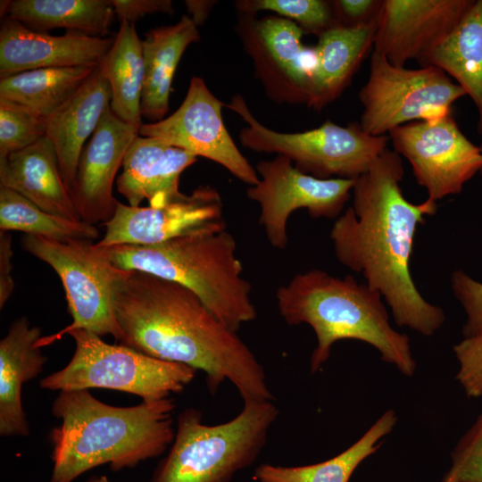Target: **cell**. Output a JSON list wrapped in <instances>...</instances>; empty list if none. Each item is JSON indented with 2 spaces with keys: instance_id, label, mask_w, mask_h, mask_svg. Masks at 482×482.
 I'll return each instance as SVG.
<instances>
[{
  "instance_id": "1",
  "label": "cell",
  "mask_w": 482,
  "mask_h": 482,
  "mask_svg": "<svg viewBox=\"0 0 482 482\" xmlns=\"http://www.w3.org/2000/svg\"><path fill=\"white\" fill-rule=\"evenodd\" d=\"M403 175L401 155L386 148L354 179L352 206L335 220L329 237L339 263L381 295L398 326L431 337L445 323V312L420 294L410 262L417 229L437 203L407 200Z\"/></svg>"
},
{
  "instance_id": "2",
  "label": "cell",
  "mask_w": 482,
  "mask_h": 482,
  "mask_svg": "<svg viewBox=\"0 0 482 482\" xmlns=\"http://www.w3.org/2000/svg\"><path fill=\"white\" fill-rule=\"evenodd\" d=\"M113 308L120 345L203 371L212 395L228 379L243 401L273 400L254 353L184 286L125 270L114 287Z\"/></svg>"
},
{
  "instance_id": "3",
  "label": "cell",
  "mask_w": 482,
  "mask_h": 482,
  "mask_svg": "<svg viewBox=\"0 0 482 482\" xmlns=\"http://www.w3.org/2000/svg\"><path fill=\"white\" fill-rule=\"evenodd\" d=\"M175 407L172 397L119 407L87 389L59 392L52 404L61 423L50 433V482H72L104 464L118 471L161 455L175 436Z\"/></svg>"
},
{
  "instance_id": "4",
  "label": "cell",
  "mask_w": 482,
  "mask_h": 482,
  "mask_svg": "<svg viewBox=\"0 0 482 482\" xmlns=\"http://www.w3.org/2000/svg\"><path fill=\"white\" fill-rule=\"evenodd\" d=\"M276 300L288 325L305 323L313 329L317 345L310 360L312 373L328 360L333 345L344 339L373 346L404 376L415 373L409 337L392 327L381 295L367 283L312 269L279 287Z\"/></svg>"
},
{
  "instance_id": "5",
  "label": "cell",
  "mask_w": 482,
  "mask_h": 482,
  "mask_svg": "<svg viewBox=\"0 0 482 482\" xmlns=\"http://www.w3.org/2000/svg\"><path fill=\"white\" fill-rule=\"evenodd\" d=\"M94 246L118 268L146 272L188 288L235 332L257 317L251 284L237 256L236 239L227 229L150 245Z\"/></svg>"
},
{
  "instance_id": "6",
  "label": "cell",
  "mask_w": 482,
  "mask_h": 482,
  "mask_svg": "<svg viewBox=\"0 0 482 482\" xmlns=\"http://www.w3.org/2000/svg\"><path fill=\"white\" fill-rule=\"evenodd\" d=\"M278 414L271 400H245L232 420L207 425L199 410L187 408L150 482H229L256 460Z\"/></svg>"
},
{
  "instance_id": "7",
  "label": "cell",
  "mask_w": 482,
  "mask_h": 482,
  "mask_svg": "<svg viewBox=\"0 0 482 482\" xmlns=\"http://www.w3.org/2000/svg\"><path fill=\"white\" fill-rule=\"evenodd\" d=\"M74 353L62 369L40 380L43 389L69 391L106 388L155 402L179 394L195 376L193 368L159 360L122 345H109L84 329L68 333Z\"/></svg>"
},
{
  "instance_id": "8",
  "label": "cell",
  "mask_w": 482,
  "mask_h": 482,
  "mask_svg": "<svg viewBox=\"0 0 482 482\" xmlns=\"http://www.w3.org/2000/svg\"><path fill=\"white\" fill-rule=\"evenodd\" d=\"M225 106L246 123L239 132L244 147L287 156L299 170L316 178L356 179L387 148L388 137L369 135L359 123L343 127L326 120L310 130L280 132L259 122L241 95Z\"/></svg>"
},
{
  "instance_id": "9",
  "label": "cell",
  "mask_w": 482,
  "mask_h": 482,
  "mask_svg": "<svg viewBox=\"0 0 482 482\" xmlns=\"http://www.w3.org/2000/svg\"><path fill=\"white\" fill-rule=\"evenodd\" d=\"M22 248L47 263L62 280L70 325L54 335L42 336L37 345L44 347L76 329L99 337H121L113 308L114 287L123 269L112 264L95 248L91 241H57L39 236L25 235Z\"/></svg>"
},
{
  "instance_id": "10",
  "label": "cell",
  "mask_w": 482,
  "mask_h": 482,
  "mask_svg": "<svg viewBox=\"0 0 482 482\" xmlns=\"http://www.w3.org/2000/svg\"><path fill=\"white\" fill-rule=\"evenodd\" d=\"M464 96V90L436 66L397 67L373 51L368 80L359 92V124L369 135L386 136L399 126L452 113L453 104Z\"/></svg>"
},
{
  "instance_id": "11",
  "label": "cell",
  "mask_w": 482,
  "mask_h": 482,
  "mask_svg": "<svg viewBox=\"0 0 482 482\" xmlns=\"http://www.w3.org/2000/svg\"><path fill=\"white\" fill-rule=\"evenodd\" d=\"M255 170L259 182L247 187L246 195L258 204L259 223L269 243L278 250L287 245V221L295 211L306 209L313 219L336 220L343 213L354 184V179L303 173L284 155L260 161Z\"/></svg>"
},
{
  "instance_id": "12",
  "label": "cell",
  "mask_w": 482,
  "mask_h": 482,
  "mask_svg": "<svg viewBox=\"0 0 482 482\" xmlns=\"http://www.w3.org/2000/svg\"><path fill=\"white\" fill-rule=\"evenodd\" d=\"M394 151L411 164L416 182L436 202L461 193L482 169V148L460 129L452 113L413 121L388 133Z\"/></svg>"
},
{
  "instance_id": "13",
  "label": "cell",
  "mask_w": 482,
  "mask_h": 482,
  "mask_svg": "<svg viewBox=\"0 0 482 482\" xmlns=\"http://www.w3.org/2000/svg\"><path fill=\"white\" fill-rule=\"evenodd\" d=\"M235 30L267 96L278 104H308L313 50L303 30L279 16L238 13Z\"/></svg>"
},
{
  "instance_id": "14",
  "label": "cell",
  "mask_w": 482,
  "mask_h": 482,
  "mask_svg": "<svg viewBox=\"0 0 482 482\" xmlns=\"http://www.w3.org/2000/svg\"><path fill=\"white\" fill-rule=\"evenodd\" d=\"M224 105L202 78L194 76L180 106L162 120L143 124L138 133L207 158L254 186L259 175L229 134L221 113Z\"/></svg>"
},
{
  "instance_id": "15",
  "label": "cell",
  "mask_w": 482,
  "mask_h": 482,
  "mask_svg": "<svg viewBox=\"0 0 482 482\" xmlns=\"http://www.w3.org/2000/svg\"><path fill=\"white\" fill-rule=\"evenodd\" d=\"M99 246L150 245L174 238L217 233L227 229L223 202L211 186H199L159 207L130 206L119 202L116 211L104 223Z\"/></svg>"
},
{
  "instance_id": "16",
  "label": "cell",
  "mask_w": 482,
  "mask_h": 482,
  "mask_svg": "<svg viewBox=\"0 0 482 482\" xmlns=\"http://www.w3.org/2000/svg\"><path fill=\"white\" fill-rule=\"evenodd\" d=\"M473 0H385L373 51L397 67L420 64L456 29Z\"/></svg>"
},
{
  "instance_id": "17",
  "label": "cell",
  "mask_w": 482,
  "mask_h": 482,
  "mask_svg": "<svg viewBox=\"0 0 482 482\" xmlns=\"http://www.w3.org/2000/svg\"><path fill=\"white\" fill-rule=\"evenodd\" d=\"M139 129L120 120L108 105L79 157L71 198L82 221L96 225L113 216L116 174Z\"/></svg>"
},
{
  "instance_id": "18",
  "label": "cell",
  "mask_w": 482,
  "mask_h": 482,
  "mask_svg": "<svg viewBox=\"0 0 482 482\" xmlns=\"http://www.w3.org/2000/svg\"><path fill=\"white\" fill-rule=\"evenodd\" d=\"M113 41L77 30L53 36L4 17L0 29V78L37 69L100 64Z\"/></svg>"
},
{
  "instance_id": "19",
  "label": "cell",
  "mask_w": 482,
  "mask_h": 482,
  "mask_svg": "<svg viewBox=\"0 0 482 482\" xmlns=\"http://www.w3.org/2000/svg\"><path fill=\"white\" fill-rule=\"evenodd\" d=\"M196 160L183 149L137 135L125 154L117 190L130 206H139L145 199L149 206H162L182 195L180 174Z\"/></svg>"
},
{
  "instance_id": "20",
  "label": "cell",
  "mask_w": 482,
  "mask_h": 482,
  "mask_svg": "<svg viewBox=\"0 0 482 482\" xmlns=\"http://www.w3.org/2000/svg\"><path fill=\"white\" fill-rule=\"evenodd\" d=\"M111 100V87L99 64L79 90L46 120V136L54 146L60 171L71 196L85 143Z\"/></svg>"
},
{
  "instance_id": "21",
  "label": "cell",
  "mask_w": 482,
  "mask_h": 482,
  "mask_svg": "<svg viewBox=\"0 0 482 482\" xmlns=\"http://www.w3.org/2000/svg\"><path fill=\"white\" fill-rule=\"evenodd\" d=\"M41 328L16 319L0 341V435L26 436L29 425L21 403L22 386L43 370L46 357L37 342Z\"/></svg>"
},
{
  "instance_id": "22",
  "label": "cell",
  "mask_w": 482,
  "mask_h": 482,
  "mask_svg": "<svg viewBox=\"0 0 482 482\" xmlns=\"http://www.w3.org/2000/svg\"><path fill=\"white\" fill-rule=\"evenodd\" d=\"M378 21V16L356 27L336 26L318 37L312 47L314 61L308 107L320 111L347 87L374 46Z\"/></svg>"
},
{
  "instance_id": "23",
  "label": "cell",
  "mask_w": 482,
  "mask_h": 482,
  "mask_svg": "<svg viewBox=\"0 0 482 482\" xmlns=\"http://www.w3.org/2000/svg\"><path fill=\"white\" fill-rule=\"evenodd\" d=\"M0 186L19 193L47 212L81 220L62 179L54 146L46 136L0 159Z\"/></svg>"
},
{
  "instance_id": "24",
  "label": "cell",
  "mask_w": 482,
  "mask_h": 482,
  "mask_svg": "<svg viewBox=\"0 0 482 482\" xmlns=\"http://www.w3.org/2000/svg\"><path fill=\"white\" fill-rule=\"evenodd\" d=\"M200 39L191 18L183 15L172 25L161 26L145 33L142 40L145 80L141 113L152 122L164 119L169 111L171 84L178 64L187 47Z\"/></svg>"
},
{
  "instance_id": "25",
  "label": "cell",
  "mask_w": 482,
  "mask_h": 482,
  "mask_svg": "<svg viewBox=\"0 0 482 482\" xmlns=\"http://www.w3.org/2000/svg\"><path fill=\"white\" fill-rule=\"evenodd\" d=\"M1 18L15 20L34 31L77 30L105 37L115 15L112 0L1 1Z\"/></svg>"
},
{
  "instance_id": "26",
  "label": "cell",
  "mask_w": 482,
  "mask_h": 482,
  "mask_svg": "<svg viewBox=\"0 0 482 482\" xmlns=\"http://www.w3.org/2000/svg\"><path fill=\"white\" fill-rule=\"evenodd\" d=\"M420 65L436 66L456 80L477 108L482 136V0H473L453 33Z\"/></svg>"
},
{
  "instance_id": "27",
  "label": "cell",
  "mask_w": 482,
  "mask_h": 482,
  "mask_svg": "<svg viewBox=\"0 0 482 482\" xmlns=\"http://www.w3.org/2000/svg\"><path fill=\"white\" fill-rule=\"evenodd\" d=\"M100 65L111 87L112 111L139 129L143 125L141 99L145 65L142 39L134 23L120 22L113 44Z\"/></svg>"
},
{
  "instance_id": "28",
  "label": "cell",
  "mask_w": 482,
  "mask_h": 482,
  "mask_svg": "<svg viewBox=\"0 0 482 482\" xmlns=\"http://www.w3.org/2000/svg\"><path fill=\"white\" fill-rule=\"evenodd\" d=\"M397 422L390 409L341 453L322 462L303 466H280L264 463L258 466L253 478L258 482H348L356 468L380 446Z\"/></svg>"
},
{
  "instance_id": "29",
  "label": "cell",
  "mask_w": 482,
  "mask_h": 482,
  "mask_svg": "<svg viewBox=\"0 0 482 482\" xmlns=\"http://www.w3.org/2000/svg\"><path fill=\"white\" fill-rule=\"evenodd\" d=\"M98 65L37 69L0 78V97L23 104L46 120L79 90Z\"/></svg>"
},
{
  "instance_id": "30",
  "label": "cell",
  "mask_w": 482,
  "mask_h": 482,
  "mask_svg": "<svg viewBox=\"0 0 482 482\" xmlns=\"http://www.w3.org/2000/svg\"><path fill=\"white\" fill-rule=\"evenodd\" d=\"M0 229L18 230L57 241H93L99 237L95 225L47 212L19 193L0 186Z\"/></svg>"
},
{
  "instance_id": "31",
  "label": "cell",
  "mask_w": 482,
  "mask_h": 482,
  "mask_svg": "<svg viewBox=\"0 0 482 482\" xmlns=\"http://www.w3.org/2000/svg\"><path fill=\"white\" fill-rule=\"evenodd\" d=\"M238 13L256 15L261 11L275 12L277 16L295 23L303 32L318 37L338 26L332 1L325 0H239L234 2Z\"/></svg>"
},
{
  "instance_id": "32",
  "label": "cell",
  "mask_w": 482,
  "mask_h": 482,
  "mask_svg": "<svg viewBox=\"0 0 482 482\" xmlns=\"http://www.w3.org/2000/svg\"><path fill=\"white\" fill-rule=\"evenodd\" d=\"M46 119L27 106L0 97V159L46 137Z\"/></svg>"
},
{
  "instance_id": "33",
  "label": "cell",
  "mask_w": 482,
  "mask_h": 482,
  "mask_svg": "<svg viewBox=\"0 0 482 482\" xmlns=\"http://www.w3.org/2000/svg\"><path fill=\"white\" fill-rule=\"evenodd\" d=\"M446 474L458 482H482V411L453 449Z\"/></svg>"
},
{
  "instance_id": "34",
  "label": "cell",
  "mask_w": 482,
  "mask_h": 482,
  "mask_svg": "<svg viewBox=\"0 0 482 482\" xmlns=\"http://www.w3.org/2000/svg\"><path fill=\"white\" fill-rule=\"evenodd\" d=\"M459 363L456 379L469 397H482V332L454 345Z\"/></svg>"
},
{
  "instance_id": "35",
  "label": "cell",
  "mask_w": 482,
  "mask_h": 482,
  "mask_svg": "<svg viewBox=\"0 0 482 482\" xmlns=\"http://www.w3.org/2000/svg\"><path fill=\"white\" fill-rule=\"evenodd\" d=\"M451 287L466 313L463 337L482 332V282L462 270H455L451 277Z\"/></svg>"
},
{
  "instance_id": "36",
  "label": "cell",
  "mask_w": 482,
  "mask_h": 482,
  "mask_svg": "<svg viewBox=\"0 0 482 482\" xmlns=\"http://www.w3.org/2000/svg\"><path fill=\"white\" fill-rule=\"evenodd\" d=\"M382 3L377 0H336L332 1V5L338 26L356 27L377 18Z\"/></svg>"
},
{
  "instance_id": "37",
  "label": "cell",
  "mask_w": 482,
  "mask_h": 482,
  "mask_svg": "<svg viewBox=\"0 0 482 482\" xmlns=\"http://www.w3.org/2000/svg\"><path fill=\"white\" fill-rule=\"evenodd\" d=\"M112 4L120 22L135 23L148 14L175 12L170 0H112Z\"/></svg>"
},
{
  "instance_id": "38",
  "label": "cell",
  "mask_w": 482,
  "mask_h": 482,
  "mask_svg": "<svg viewBox=\"0 0 482 482\" xmlns=\"http://www.w3.org/2000/svg\"><path fill=\"white\" fill-rule=\"evenodd\" d=\"M12 246L10 231H0V308L2 309L14 290L12 271Z\"/></svg>"
},
{
  "instance_id": "39",
  "label": "cell",
  "mask_w": 482,
  "mask_h": 482,
  "mask_svg": "<svg viewBox=\"0 0 482 482\" xmlns=\"http://www.w3.org/2000/svg\"><path fill=\"white\" fill-rule=\"evenodd\" d=\"M216 3V1L207 0L185 1L187 12L191 15L190 18L196 27L204 23Z\"/></svg>"
},
{
  "instance_id": "40",
  "label": "cell",
  "mask_w": 482,
  "mask_h": 482,
  "mask_svg": "<svg viewBox=\"0 0 482 482\" xmlns=\"http://www.w3.org/2000/svg\"><path fill=\"white\" fill-rule=\"evenodd\" d=\"M87 482H111V481L105 476H99V477H93Z\"/></svg>"
},
{
  "instance_id": "41",
  "label": "cell",
  "mask_w": 482,
  "mask_h": 482,
  "mask_svg": "<svg viewBox=\"0 0 482 482\" xmlns=\"http://www.w3.org/2000/svg\"><path fill=\"white\" fill-rule=\"evenodd\" d=\"M442 482H458V481H456L453 478L446 474L445 478H443Z\"/></svg>"
},
{
  "instance_id": "42",
  "label": "cell",
  "mask_w": 482,
  "mask_h": 482,
  "mask_svg": "<svg viewBox=\"0 0 482 482\" xmlns=\"http://www.w3.org/2000/svg\"><path fill=\"white\" fill-rule=\"evenodd\" d=\"M481 172H482V169H481Z\"/></svg>"
}]
</instances>
